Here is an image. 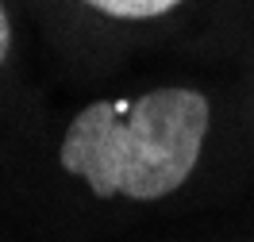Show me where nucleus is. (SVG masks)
I'll list each match as a JSON object with an SVG mask.
<instances>
[{"mask_svg":"<svg viewBox=\"0 0 254 242\" xmlns=\"http://www.w3.org/2000/svg\"><path fill=\"white\" fill-rule=\"evenodd\" d=\"M208 119V97L196 89H154L135 100H96L73 115L58 161L100 200H162L196 169Z\"/></svg>","mask_w":254,"mask_h":242,"instance_id":"nucleus-1","label":"nucleus"},{"mask_svg":"<svg viewBox=\"0 0 254 242\" xmlns=\"http://www.w3.org/2000/svg\"><path fill=\"white\" fill-rule=\"evenodd\" d=\"M8 47H12V27H8L4 4H0V65H4V58H8Z\"/></svg>","mask_w":254,"mask_h":242,"instance_id":"nucleus-3","label":"nucleus"},{"mask_svg":"<svg viewBox=\"0 0 254 242\" xmlns=\"http://www.w3.org/2000/svg\"><path fill=\"white\" fill-rule=\"evenodd\" d=\"M85 4H93L96 12L116 19H154V16H166L170 8H177L181 0H85Z\"/></svg>","mask_w":254,"mask_h":242,"instance_id":"nucleus-2","label":"nucleus"}]
</instances>
